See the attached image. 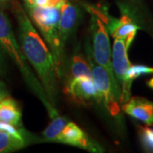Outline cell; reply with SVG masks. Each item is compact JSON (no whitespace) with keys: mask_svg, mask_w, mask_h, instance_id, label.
<instances>
[{"mask_svg":"<svg viewBox=\"0 0 153 153\" xmlns=\"http://www.w3.org/2000/svg\"><path fill=\"white\" fill-rule=\"evenodd\" d=\"M14 12L18 23L22 50L36 72L49 102L55 107L60 79L51 50L33 26L29 16L17 3L14 5Z\"/></svg>","mask_w":153,"mask_h":153,"instance_id":"6da1fadb","label":"cell"},{"mask_svg":"<svg viewBox=\"0 0 153 153\" xmlns=\"http://www.w3.org/2000/svg\"><path fill=\"white\" fill-rule=\"evenodd\" d=\"M0 48L4 54L10 58L19 69L22 76L29 88L42 102L51 118L58 116L57 109L49 102L47 94L41 82L32 71L29 62L22 50V46L17 41L13 32L10 22L5 15L0 11Z\"/></svg>","mask_w":153,"mask_h":153,"instance_id":"7a4b0ae2","label":"cell"},{"mask_svg":"<svg viewBox=\"0 0 153 153\" xmlns=\"http://www.w3.org/2000/svg\"><path fill=\"white\" fill-rule=\"evenodd\" d=\"M29 17L38 28L43 38L49 46L55 60V67L60 80L63 76V58L59 42V23L60 19V8H44L35 4L26 5Z\"/></svg>","mask_w":153,"mask_h":153,"instance_id":"3957f363","label":"cell"},{"mask_svg":"<svg viewBox=\"0 0 153 153\" xmlns=\"http://www.w3.org/2000/svg\"><path fill=\"white\" fill-rule=\"evenodd\" d=\"M118 6L121 11L119 19L114 18L105 10H102L97 7L86 5V8L91 14L97 16L104 22L108 33L113 38L123 40L128 49L136 36L137 31L143 28L140 25L141 21L139 20L135 9L129 4L121 2L118 3Z\"/></svg>","mask_w":153,"mask_h":153,"instance_id":"277c9868","label":"cell"},{"mask_svg":"<svg viewBox=\"0 0 153 153\" xmlns=\"http://www.w3.org/2000/svg\"><path fill=\"white\" fill-rule=\"evenodd\" d=\"M89 29L92 38V55L94 61L108 71L113 85L117 100L120 103L121 88L116 79L112 67V49L111 48L109 33L105 23L97 16L91 14Z\"/></svg>","mask_w":153,"mask_h":153,"instance_id":"5b68a950","label":"cell"},{"mask_svg":"<svg viewBox=\"0 0 153 153\" xmlns=\"http://www.w3.org/2000/svg\"><path fill=\"white\" fill-rule=\"evenodd\" d=\"M88 60L91 67L92 77L96 86L99 94L100 95L101 103L105 106L111 116H117L120 113L119 101L117 100L114 92L113 85L108 71L103 66L98 65L93 58L92 51L88 49Z\"/></svg>","mask_w":153,"mask_h":153,"instance_id":"8992f818","label":"cell"},{"mask_svg":"<svg viewBox=\"0 0 153 153\" xmlns=\"http://www.w3.org/2000/svg\"><path fill=\"white\" fill-rule=\"evenodd\" d=\"M65 93L80 104L101 103L100 95L94 84L93 77L80 76L68 79L66 82Z\"/></svg>","mask_w":153,"mask_h":153,"instance_id":"52a82bcc","label":"cell"},{"mask_svg":"<svg viewBox=\"0 0 153 153\" xmlns=\"http://www.w3.org/2000/svg\"><path fill=\"white\" fill-rule=\"evenodd\" d=\"M53 142L70 145L91 152H103V149L85 134L75 123L68 121L55 137Z\"/></svg>","mask_w":153,"mask_h":153,"instance_id":"ba28073f","label":"cell"},{"mask_svg":"<svg viewBox=\"0 0 153 153\" xmlns=\"http://www.w3.org/2000/svg\"><path fill=\"white\" fill-rule=\"evenodd\" d=\"M82 12L80 7L67 0L60 8L59 23V42L61 51L64 53L66 41L70 38L81 20Z\"/></svg>","mask_w":153,"mask_h":153,"instance_id":"9c48e42d","label":"cell"},{"mask_svg":"<svg viewBox=\"0 0 153 153\" xmlns=\"http://www.w3.org/2000/svg\"><path fill=\"white\" fill-rule=\"evenodd\" d=\"M128 48L125 42L119 38H114L112 46V67L116 79L120 88L124 83L127 77V73L132 66L128 57Z\"/></svg>","mask_w":153,"mask_h":153,"instance_id":"30bf717a","label":"cell"},{"mask_svg":"<svg viewBox=\"0 0 153 153\" xmlns=\"http://www.w3.org/2000/svg\"><path fill=\"white\" fill-rule=\"evenodd\" d=\"M123 111L147 126L153 125V101L142 97H132L123 105Z\"/></svg>","mask_w":153,"mask_h":153,"instance_id":"8fae6325","label":"cell"},{"mask_svg":"<svg viewBox=\"0 0 153 153\" xmlns=\"http://www.w3.org/2000/svg\"><path fill=\"white\" fill-rule=\"evenodd\" d=\"M0 122L22 128V110L16 100L7 96L0 101Z\"/></svg>","mask_w":153,"mask_h":153,"instance_id":"7c38bea8","label":"cell"},{"mask_svg":"<svg viewBox=\"0 0 153 153\" xmlns=\"http://www.w3.org/2000/svg\"><path fill=\"white\" fill-rule=\"evenodd\" d=\"M26 138L12 135L5 131L0 130V153L11 152L24 148L27 145Z\"/></svg>","mask_w":153,"mask_h":153,"instance_id":"4fadbf2b","label":"cell"},{"mask_svg":"<svg viewBox=\"0 0 153 153\" xmlns=\"http://www.w3.org/2000/svg\"><path fill=\"white\" fill-rule=\"evenodd\" d=\"M80 76L92 77L91 67L89 63L86 61L82 55H73L70 63V76L68 79H71Z\"/></svg>","mask_w":153,"mask_h":153,"instance_id":"5bb4252c","label":"cell"},{"mask_svg":"<svg viewBox=\"0 0 153 153\" xmlns=\"http://www.w3.org/2000/svg\"><path fill=\"white\" fill-rule=\"evenodd\" d=\"M68 119H66L64 117H60L59 115L52 118L51 123L42 133L44 138L43 140L47 142H53L55 137L57 136V134L60 133L62 128L66 125Z\"/></svg>","mask_w":153,"mask_h":153,"instance_id":"9a60e30c","label":"cell"},{"mask_svg":"<svg viewBox=\"0 0 153 153\" xmlns=\"http://www.w3.org/2000/svg\"><path fill=\"white\" fill-rule=\"evenodd\" d=\"M140 139L146 150L153 152V128H150L149 126L140 128Z\"/></svg>","mask_w":153,"mask_h":153,"instance_id":"2e32d148","label":"cell"},{"mask_svg":"<svg viewBox=\"0 0 153 153\" xmlns=\"http://www.w3.org/2000/svg\"><path fill=\"white\" fill-rule=\"evenodd\" d=\"M7 65H6L5 54L3 49L0 48V76H4L6 73Z\"/></svg>","mask_w":153,"mask_h":153,"instance_id":"e0dca14e","label":"cell"},{"mask_svg":"<svg viewBox=\"0 0 153 153\" xmlns=\"http://www.w3.org/2000/svg\"><path fill=\"white\" fill-rule=\"evenodd\" d=\"M9 96V91H8V88L6 87V85L4 84V82H3L0 80V101L2 100Z\"/></svg>","mask_w":153,"mask_h":153,"instance_id":"ac0fdd59","label":"cell"},{"mask_svg":"<svg viewBox=\"0 0 153 153\" xmlns=\"http://www.w3.org/2000/svg\"><path fill=\"white\" fill-rule=\"evenodd\" d=\"M147 85L151 88L152 89H153V77H152L149 81L147 82Z\"/></svg>","mask_w":153,"mask_h":153,"instance_id":"d6986e66","label":"cell"},{"mask_svg":"<svg viewBox=\"0 0 153 153\" xmlns=\"http://www.w3.org/2000/svg\"><path fill=\"white\" fill-rule=\"evenodd\" d=\"M23 1L25 2V5H31L34 4L33 0H23Z\"/></svg>","mask_w":153,"mask_h":153,"instance_id":"ffe728a7","label":"cell"},{"mask_svg":"<svg viewBox=\"0 0 153 153\" xmlns=\"http://www.w3.org/2000/svg\"><path fill=\"white\" fill-rule=\"evenodd\" d=\"M134 4H141V0H130Z\"/></svg>","mask_w":153,"mask_h":153,"instance_id":"44dd1931","label":"cell"},{"mask_svg":"<svg viewBox=\"0 0 153 153\" xmlns=\"http://www.w3.org/2000/svg\"><path fill=\"white\" fill-rule=\"evenodd\" d=\"M4 1H5V0H0V3H4Z\"/></svg>","mask_w":153,"mask_h":153,"instance_id":"7402d4cb","label":"cell"}]
</instances>
